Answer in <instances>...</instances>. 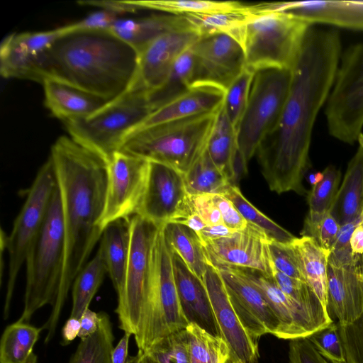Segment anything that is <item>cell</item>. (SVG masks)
Returning a JSON list of instances; mask_svg holds the SVG:
<instances>
[{"label":"cell","mask_w":363,"mask_h":363,"mask_svg":"<svg viewBox=\"0 0 363 363\" xmlns=\"http://www.w3.org/2000/svg\"><path fill=\"white\" fill-rule=\"evenodd\" d=\"M341 57V40L333 29L312 25L291 70L281 116L260 144L257 156L269 189L306 193L303 179L315 121L327 103Z\"/></svg>","instance_id":"6da1fadb"},{"label":"cell","mask_w":363,"mask_h":363,"mask_svg":"<svg viewBox=\"0 0 363 363\" xmlns=\"http://www.w3.org/2000/svg\"><path fill=\"white\" fill-rule=\"evenodd\" d=\"M59 189L65 235V266L57 297L42 326L52 338L74 279L88 262L103 229L107 189V162L70 136L59 137L50 155Z\"/></svg>","instance_id":"7a4b0ae2"},{"label":"cell","mask_w":363,"mask_h":363,"mask_svg":"<svg viewBox=\"0 0 363 363\" xmlns=\"http://www.w3.org/2000/svg\"><path fill=\"white\" fill-rule=\"evenodd\" d=\"M138 58L134 48L110 30L71 31L46 51L37 82L59 81L109 101L130 89Z\"/></svg>","instance_id":"3957f363"},{"label":"cell","mask_w":363,"mask_h":363,"mask_svg":"<svg viewBox=\"0 0 363 363\" xmlns=\"http://www.w3.org/2000/svg\"><path fill=\"white\" fill-rule=\"evenodd\" d=\"M65 235L57 184L51 197L42 227L26 259L24 307L18 320L28 323L45 305H55L62 278Z\"/></svg>","instance_id":"277c9868"},{"label":"cell","mask_w":363,"mask_h":363,"mask_svg":"<svg viewBox=\"0 0 363 363\" xmlns=\"http://www.w3.org/2000/svg\"><path fill=\"white\" fill-rule=\"evenodd\" d=\"M218 111L137 131L125 139L120 150L167 164L184 175L206 150Z\"/></svg>","instance_id":"5b68a950"},{"label":"cell","mask_w":363,"mask_h":363,"mask_svg":"<svg viewBox=\"0 0 363 363\" xmlns=\"http://www.w3.org/2000/svg\"><path fill=\"white\" fill-rule=\"evenodd\" d=\"M152 111L146 92L129 89L89 117L64 124L69 136L107 162Z\"/></svg>","instance_id":"8992f818"},{"label":"cell","mask_w":363,"mask_h":363,"mask_svg":"<svg viewBox=\"0 0 363 363\" xmlns=\"http://www.w3.org/2000/svg\"><path fill=\"white\" fill-rule=\"evenodd\" d=\"M312 25L281 12L255 13L246 25V68L291 69Z\"/></svg>","instance_id":"52a82bcc"},{"label":"cell","mask_w":363,"mask_h":363,"mask_svg":"<svg viewBox=\"0 0 363 363\" xmlns=\"http://www.w3.org/2000/svg\"><path fill=\"white\" fill-rule=\"evenodd\" d=\"M130 248L124 286L116 313L119 328L135 336L147 312L154 284V245L159 228L141 216H130Z\"/></svg>","instance_id":"ba28073f"},{"label":"cell","mask_w":363,"mask_h":363,"mask_svg":"<svg viewBox=\"0 0 363 363\" xmlns=\"http://www.w3.org/2000/svg\"><path fill=\"white\" fill-rule=\"evenodd\" d=\"M291 81V69L264 68L255 72L247 106L237 130L238 148L247 163L277 124Z\"/></svg>","instance_id":"9c48e42d"},{"label":"cell","mask_w":363,"mask_h":363,"mask_svg":"<svg viewBox=\"0 0 363 363\" xmlns=\"http://www.w3.org/2000/svg\"><path fill=\"white\" fill-rule=\"evenodd\" d=\"M154 284L150 303L138 333V351H146L159 339L189 325L180 307L173 266V255L166 241L164 225L154 245Z\"/></svg>","instance_id":"30bf717a"},{"label":"cell","mask_w":363,"mask_h":363,"mask_svg":"<svg viewBox=\"0 0 363 363\" xmlns=\"http://www.w3.org/2000/svg\"><path fill=\"white\" fill-rule=\"evenodd\" d=\"M56 186L55 167L49 156L39 169L29 188L10 234L4 238V247L9 256L8 281L4 308L5 319L9 313L18 272L26 262L29 249L42 227Z\"/></svg>","instance_id":"8fae6325"},{"label":"cell","mask_w":363,"mask_h":363,"mask_svg":"<svg viewBox=\"0 0 363 363\" xmlns=\"http://www.w3.org/2000/svg\"><path fill=\"white\" fill-rule=\"evenodd\" d=\"M325 116L329 133L338 140L352 145L363 133V43L341 55Z\"/></svg>","instance_id":"7c38bea8"},{"label":"cell","mask_w":363,"mask_h":363,"mask_svg":"<svg viewBox=\"0 0 363 363\" xmlns=\"http://www.w3.org/2000/svg\"><path fill=\"white\" fill-rule=\"evenodd\" d=\"M149 162L145 191L135 214L160 227L194 213L184 175L167 164Z\"/></svg>","instance_id":"4fadbf2b"},{"label":"cell","mask_w":363,"mask_h":363,"mask_svg":"<svg viewBox=\"0 0 363 363\" xmlns=\"http://www.w3.org/2000/svg\"><path fill=\"white\" fill-rule=\"evenodd\" d=\"M107 162V189L101 227L135 214L147 179L150 162L119 150Z\"/></svg>","instance_id":"5bb4252c"},{"label":"cell","mask_w":363,"mask_h":363,"mask_svg":"<svg viewBox=\"0 0 363 363\" xmlns=\"http://www.w3.org/2000/svg\"><path fill=\"white\" fill-rule=\"evenodd\" d=\"M190 49L194 60L191 86L208 84L225 91L246 68L242 46L228 35L199 37Z\"/></svg>","instance_id":"9a60e30c"},{"label":"cell","mask_w":363,"mask_h":363,"mask_svg":"<svg viewBox=\"0 0 363 363\" xmlns=\"http://www.w3.org/2000/svg\"><path fill=\"white\" fill-rule=\"evenodd\" d=\"M270 240L264 231L248 223L230 236L201 244L208 260L215 267L250 269L272 277L274 267L269 248Z\"/></svg>","instance_id":"2e32d148"},{"label":"cell","mask_w":363,"mask_h":363,"mask_svg":"<svg viewBox=\"0 0 363 363\" xmlns=\"http://www.w3.org/2000/svg\"><path fill=\"white\" fill-rule=\"evenodd\" d=\"M216 267L223 279L230 303L248 334L256 341L268 333L281 338L278 318L244 270L226 266Z\"/></svg>","instance_id":"e0dca14e"},{"label":"cell","mask_w":363,"mask_h":363,"mask_svg":"<svg viewBox=\"0 0 363 363\" xmlns=\"http://www.w3.org/2000/svg\"><path fill=\"white\" fill-rule=\"evenodd\" d=\"M203 281L208 293L222 338L229 349L226 363H258L257 341L242 326L217 268L208 260Z\"/></svg>","instance_id":"ac0fdd59"},{"label":"cell","mask_w":363,"mask_h":363,"mask_svg":"<svg viewBox=\"0 0 363 363\" xmlns=\"http://www.w3.org/2000/svg\"><path fill=\"white\" fill-rule=\"evenodd\" d=\"M199 38L194 31H176L162 34L150 41L138 52L137 72L129 89L148 94L158 89L177 58Z\"/></svg>","instance_id":"d6986e66"},{"label":"cell","mask_w":363,"mask_h":363,"mask_svg":"<svg viewBox=\"0 0 363 363\" xmlns=\"http://www.w3.org/2000/svg\"><path fill=\"white\" fill-rule=\"evenodd\" d=\"M65 26L38 32L12 33L0 48V72L5 78L37 82L38 72L46 51L63 34Z\"/></svg>","instance_id":"ffe728a7"},{"label":"cell","mask_w":363,"mask_h":363,"mask_svg":"<svg viewBox=\"0 0 363 363\" xmlns=\"http://www.w3.org/2000/svg\"><path fill=\"white\" fill-rule=\"evenodd\" d=\"M327 308L340 325L354 321L363 311V254L346 262L328 258Z\"/></svg>","instance_id":"44dd1931"},{"label":"cell","mask_w":363,"mask_h":363,"mask_svg":"<svg viewBox=\"0 0 363 363\" xmlns=\"http://www.w3.org/2000/svg\"><path fill=\"white\" fill-rule=\"evenodd\" d=\"M259 13L281 12L311 25L363 30V1H296L257 4Z\"/></svg>","instance_id":"7402d4cb"},{"label":"cell","mask_w":363,"mask_h":363,"mask_svg":"<svg viewBox=\"0 0 363 363\" xmlns=\"http://www.w3.org/2000/svg\"><path fill=\"white\" fill-rule=\"evenodd\" d=\"M243 270L278 318L281 325V339L290 340L307 337L323 328L304 308L286 295L272 277H267L253 270Z\"/></svg>","instance_id":"603a6c76"},{"label":"cell","mask_w":363,"mask_h":363,"mask_svg":"<svg viewBox=\"0 0 363 363\" xmlns=\"http://www.w3.org/2000/svg\"><path fill=\"white\" fill-rule=\"evenodd\" d=\"M225 94V91L212 85H193L152 111L128 136L154 125L217 111L223 103Z\"/></svg>","instance_id":"cb8c5ba5"},{"label":"cell","mask_w":363,"mask_h":363,"mask_svg":"<svg viewBox=\"0 0 363 363\" xmlns=\"http://www.w3.org/2000/svg\"><path fill=\"white\" fill-rule=\"evenodd\" d=\"M172 255L176 286L185 319L189 324H195L211 335L222 338L203 281L190 272L179 257Z\"/></svg>","instance_id":"d4e9b609"},{"label":"cell","mask_w":363,"mask_h":363,"mask_svg":"<svg viewBox=\"0 0 363 363\" xmlns=\"http://www.w3.org/2000/svg\"><path fill=\"white\" fill-rule=\"evenodd\" d=\"M44 103L51 114L65 122L87 118L108 101L72 85L53 80L42 82Z\"/></svg>","instance_id":"484cf974"},{"label":"cell","mask_w":363,"mask_h":363,"mask_svg":"<svg viewBox=\"0 0 363 363\" xmlns=\"http://www.w3.org/2000/svg\"><path fill=\"white\" fill-rule=\"evenodd\" d=\"M139 52L157 37L170 32L194 31L185 16L152 14L138 18H118L109 30Z\"/></svg>","instance_id":"4316f807"},{"label":"cell","mask_w":363,"mask_h":363,"mask_svg":"<svg viewBox=\"0 0 363 363\" xmlns=\"http://www.w3.org/2000/svg\"><path fill=\"white\" fill-rule=\"evenodd\" d=\"M130 217L117 219L104 229L97 251L101 254L115 291L123 288L130 248Z\"/></svg>","instance_id":"83f0119b"},{"label":"cell","mask_w":363,"mask_h":363,"mask_svg":"<svg viewBox=\"0 0 363 363\" xmlns=\"http://www.w3.org/2000/svg\"><path fill=\"white\" fill-rule=\"evenodd\" d=\"M357 143L330 211L340 226L363 218V133Z\"/></svg>","instance_id":"f1b7e54d"},{"label":"cell","mask_w":363,"mask_h":363,"mask_svg":"<svg viewBox=\"0 0 363 363\" xmlns=\"http://www.w3.org/2000/svg\"><path fill=\"white\" fill-rule=\"evenodd\" d=\"M322 179L314 185L308 194V213L304 221L301 236L314 238L321 221L330 212L340 181V172L334 166H328Z\"/></svg>","instance_id":"f546056e"},{"label":"cell","mask_w":363,"mask_h":363,"mask_svg":"<svg viewBox=\"0 0 363 363\" xmlns=\"http://www.w3.org/2000/svg\"><path fill=\"white\" fill-rule=\"evenodd\" d=\"M294 245L306 282L327 308L328 263L330 252L323 250L314 238L307 236L297 238Z\"/></svg>","instance_id":"4dcf8cb0"},{"label":"cell","mask_w":363,"mask_h":363,"mask_svg":"<svg viewBox=\"0 0 363 363\" xmlns=\"http://www.w3.org/2000/svg\"><path fill=\"white\" fill-rule=\"evenodd\" d=\"M164 232L172 253L179 257L190 272L203 281L208 259L196 233L188 227L175 223L164 225Z\"/></svg>","instance_id":"1f68e13d"},{"label":"cell","mask_w":363,"mask_h":363,"mask_svg":"<svg viewBox=\"0 0 363 363\" xmlns=\"http://www.w3.org/2000/svg\"><path fill=\"white\" fill-rule=\"evenodd\" d=\"M42 330L18 320L8 325L0 340V363H37L33 348Z\"/></svg>","instance_id":"d6a6232c"},{"label":"cell","mask_w":363,"mask_h":363,"mask_svg":"<svg viewBox=\"0 0 363 363\" xmlns=\"http://www.w3.org/2000/svg\"><path fill=\"white\" fill-rule=\"evenodd\" d=\"M254 14V6L249 5L246 9L241 11L185 16L199 37L225 34L243 46L246 25Z\"/></svg>","instance_id":"836d02e7"},{"label":"cell","mask_w":363,"mask_h":363,"mask_svg":"<svg viewBox=\"0 0 363 363\" xmlns=\"http://www.w3.org/2000/svg\"><path fill=\"white\" fill-rule=\"evenodd\" d=\"M237 150V132L222 104L217 112L206 150L229 183L232 177L233 160Z\"/></svg>","instance_id":"e575fe53"},{"label":"cell","mask_w":363,"mask_h":363,"mask_svg":"<svg viewBox=\"0 0 363 363\" xmlns=\"http://www.w3.org/2000/svg\"><path fill=\"white\" fill-rule=\"evenodd\" d=\"M106 274L104 261L97 251L74 280L72 286V307L69 318L80 320L83 313L89 308Z\"/></svg>","instance_id":"d590c367"},{"label":"cell","mask_w":363,"mask_h":363,"mask_svg":"<svg viewBox=\"0 0 363 363\" xmlns=\"http://www.w3.org/2000/svg\"><path fill=\"white\" fill-rule=\"evenodd\" d=\"M194 60L191 49L175 61L164 83L147 94L152 111L188 90L192 84Z\"/></svg>","instance_id":"8d00e7d4"},{"label":"cell","mask_w":363,"mask_h":363,"mask_svg":"<svg viewBox=\"0 0 363 363\" xmlns=\"http://www.w3.org/2000/svg\"><path fill=\"white\" fill-rule=\"evenodd\" d=\"M140 9H151L165 13L187 16L211 14L246 9L249 5L238 1L203 0H152L134 1Z\"/></svg>","instance_id":"74e56055"},{"label":"cell","mask_w":363,"mask_h":363,"mask_svg":"<svg viewBox=\"0 0 363 363\" xmlns=\"http://www.w3.org/2000/svg\"><path fill=\"white\" fill-rule=\"evenodd\" d=\"M98 330L82 339L69 363H112L114 336L109 316L99 313Z\"/></svg>","instance_id":"f35d334b"},{"label":"cell","mask_w":363,"mask_h":363,"mask_svg":"<svg viewBox=\"0 0 363 363\" xmlns=\"http://www.w3.org/2000/svg\"><path fill=\"white\" fill-rule=\"evenodd\" d=\"M184 179L190 194H223L230 185L206 150L184 174Z\"/></svg>","instance_id":"ab89813d"},{"label":"cell","mask_w":363,"mask_h":363,"mask_svg":"<svg viewBox=\"0 0 363 363\" xmlns=\"http://www.w3.org/2000/svg\"><path fill=\"white\" fill-rule=\"evenodd\" d=\"M222 195L233 202L248 223L261 229L272 240L291 243L297 238L253 206L238 186L230 185Z\"/></svg>","instance_id":"60d3db41"},{"label":"cell","mask_w":363,"mask_h":363,"mask_svg":"<svg viewBox=\"0 0 363 363\" xmlns=\"http://www.w3.org/2000/svg\"><path fill=\"white\" fill-rule=\"evenodd\" d=\"M190 363H226L229 349L223 339L215 337L195 324L186 328Z\"/></svg>","instance_id":"b9f144b4"},{"label":"cell","mask_w":363,"mask_h":363,"mask_svg":"<svg viewBox=\"0 0 363 363\" xmlns=\"http://www.w3.org/2000/svg\"><path fill=\"white\" fill-rule=\"evenodd\" d=\"M144 352L157 363H190L186 328L159 339Z\"/></svg>","instance_id":"7bdbcfd3"},{"label":"cell","mask_w":363,"mask_h":363,"mask_svg":"<svg viewBox=\"0 0 363 363\" xmlns=\"http://www.w3.org/2000/svg\"><path fill=\"white\" fill-rule=\"evenodd\" d=\"M254 74L245 68L225 91L223 106L236 132L247 106Z\"/></svg>","instance_id":"ee69618b"},{"label":"cell","mask_w":363,"mask_h":363,"mask_svg":"<svg viewBox=\"0 0 363 363\" xmlns=\"http://www.w3.org/2000/svg\"><path fill=\"white\" fill-rule=\"evenodd\" d=\"M314 347L331 363H346L338 325L332 322L307 337Z\"/></svg>","instance_id":"f6af8a7d"},{"label":"cell","mask_w":363,"mask_h":363,"mask_svg":"<svg viewBox=\"0 0 363 363\" xmlns=\"http://www.w3.org/2000/svg\"><path fill=\"white\" fill-rule=\"evenodd\" d=\"M269 248L276 269L290 277L306 281L294 242L283 243L271 240Z\"/></svg>","instance_id":"bcb514c9"},{"label":"cell","mask_w":363,"mask_h":363,"mask_svg":"<svg viewBox=\"0 0 363 363\" xmlns=\"http://www.w3.org/2000/svg\"><path fill=\"white\" fill-rule=\"evenodd\" d=\"M337 325L346 363H363V311L352 323Z\"/></svg>","instance_id":"7dc6e473"},{"label":"cell","mask_w":363,"mask_h":363,"mask_svg":"<svg viewBox=\"0 0 363 363\" xmlns=\"http://www.w3.org/2000/svg\"><path fill=\"white\" fill-rule=\"evenodd\" d=\"M191 207L207 225L224 224L218 208L213 199V194H190Z\"/></svg>","instance_id":"c3c4849f"},{"label":"cell","mask_w":363,"mask_h":363,"mask_svg":"<svg viewBox=\"0 0 363 363\" xmlns=\"http://www.w3.org/2000/svg\"><path fill=\"white\" fill-rule=\"evenodd\" d=\"M118 18V16L117 14L107 10L101 9L65 26L67 33L76 30H109Z\"/></svg>","instance_id":"681fc988"},{"label":"cell","mask_w":363,"mask_h":363,"mask_svg":"<svg viewBox=\"0 0 363 363\" xmlns=\"http://www.w3.org/2000/svg\"><path fill=\"white\" fill-rule=\"evenodd\" d=\"M289 358L290 363H330L320 354L308 337L290 340Z\"/></svg>","instance_id":"f907efd6"},{"label":"cell","mask_w":363,"mask_h":363,"mask_svg":"<svg viewBox=\"0 0 363 363\" xmlns=\"http://www.w3.org/2000/svg\"><path fill=\"white\" fill-rule=\"evenodd\" d=\"M362 220L358 219L340 226V231L330 251L329 258L337 262L350 260L353 254L350 247V238L354 228Z\"/></svg>","instance_id":"816d5d0a"},{"label":"cell","mask_w":363,"mask_h":363,"mask_svg":"<svg viewBox=\"0 0 363 363\" xmlns=\"http://www.w3.org/2000/svg\"><path fill=\"white\" fill-rule=\"evenodd\" d=\"M225 225L233 230H241L248 224L233 202L222 194H213Z\"/></svg>","instance_id":"f5cc1de1"},{"label":"cell","mask_w":363,"mask_h":363,"mask_svg":"<svg viewBox=\"0 0 363 363\" xmlns=\"http://www.w3.org/2000/svg\"><path fill=\"white\" fill-rule=\"evenodd\" d=\"M340 229L338 221L329 212L321 221L314 239L323 250L330 252Z\"/></svg>","instance_id":"db71d44e"},{"label":"cell","mask_w":363,"mask_h":363,"mask_svg":"<svg viewBox=\"0 0 363 363\" xmlns=\"http://www.w3.org/2000/svg\"><path fill=\"white\" fill-rule=\"evenodd\" d=\"M77 4L82 6L99 7L101 9L111 11L118 16L126 13H134L140 10L134 1H79Z\"/></svg>","instance_id":"11a10c76"},{"label":"cell","mask_w":363,"mask_h":363,"mask_svg":"<svg viewBox=\"0 0 363 363\" xmlns=\"http://www.w3.org/2000/svg\"><path fill=\"white\" fill-rule=\"evenodd\" d=\"M79 320L81 328L78 337L82 340L98 330L100 321L99 313H96L89 308L83 313Z\"/></svg>","instance_id":"9f6ffc18"},{"label":"cell","mask_w":363,"mask_h":363,"mask_svg":"<svg viewBox=\"0 0 363 363\" xmlns=\"http://www.w3.org/2000/svg\"><path fill=\"white\" fill-rule=\"evenodd\" d=\"M236 230H233L224 224L216 225H206L197 234L201 242L216 240L232 235Z\"/></svg>","instance_id":"6f0895ef"},{"label":"cell","mask_w":363,"mask_h":363,"mask_svg":"<svg viewBox=\"0 0 363 363\" xmlns=\"http://www.w3.org/2000/svg\"><path fill=\"white\" fill-rule=\"evenodd\" d=\"M247 162L238 148L233 160L232 177L230 180L231 186H238L240 181L247 172Z\"/></svg>","instance_id":"680465c9"},{"label":"cell","mask_w":363,"mask_h":363,"mask_svg":"<svg viewBox=\"0 0 363 363\" xmlns=\"http://www.w3.org/2000/svg\"><path fill=\"white\" fill-rule=\"evenodd\" d=\"M132 335L125 333L112 351V363H127L128 357V342Z\"/></svg>","instance_id":"91938a15"},{"label":"cell","mask_w":363,"mask_h":363,"mask_svg":"<svg viewBox=\"0 0 363 363\" xmlns=\"http://www.w3.org/2000/svg\"><path fill=\"white\" fill-rule=\"evenodd\" d=\"M81 328L80 320L74 318H69L65 323L62 330V336L63 345H66L78 337Z\"/></svg>","instance_id":"94428289"},{"label":"cell","mask_w":363,"mask_h":363,"mask_svg":"<svg viewBox=\"0 0 363 363\" xmlns=\"http://www.w3.org/2000/svg\"><path fill=\"white\" fill-rule=\"evenodd\" d=\"M350 247L353 255L363 254V218L354 228L352 233Z\"/></svg>","instance_id":"6125c7cd"},{"label":"cell","mask_w":363,"mask_h":363,"mask_svg":"<svg viewBox=\"0 0 363 363\" xmlns=\"http://www.w3.org/2000/svg\"><path fill=\"white\" fill-rule=\"evenodd\" d=\"M175 223L182 224L188 227L194 231L196 235L207 225L202 218L195 213H191L185 218L182 219Z\"/></svg>","instance_id":"be15d7a7"},{"label":"cell","mask_w":363,"mask_h":363,"mask_svg":"<svg viewBox=\"0 0 363 363\" xmlns=\"http://www.w3.org/2000/svg\"><path fill=\"white\" fill-rule=\"evenodd\" d=\"M132 363H157L146 352L138 351L135 356L131 357Z\"/></svg>","instance_id":"e7e4bbea"},{"label":"cell","mask_w":363,"mask_h":363,"mask_svg":"<svg viewBox=\"0 0 363 363\" xmlns=\"http://www.w3.org/2000/svg\"><path fill=\"white\" fill-rule=\"evenodd\" d=\"M323 176V172H320L311 174L309 176V180H310L311 185H314L316 183L319 182L322 179Z\"/></svg>","instance_id":"03108f58"},{"label":"cell","mask_w":363,"mask_h":363,"mask_svg":"<svg viewBox=\"0 0 363 363\" xmlns=\"http://www.w3.org/2000/svg\"><path fill=\"white\" fill-rule=\"evenodd\" d=\"M127 363H132V359H131V357H128V359Z\"/></svg>","instance_id":"003e7915"}]
</instances>
